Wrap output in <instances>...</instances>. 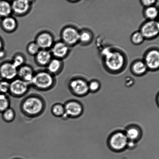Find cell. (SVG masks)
I'll return each instance as SVG.
<instances>
[{
  "label": "cell",
  "instance_id": "6da1fadb",
  "mask_svg": "<svg viewBox=\"0 0 159 159\" xmlns=\"http://www.w3.org/2000/svg\"><path fill=\"white\" fill-rule=\"evenodd\" d=\"M54 82V76L46 70L35 72L31 85L37 89L47 90L53 87Z\"/></svg>",
  "mask_w": 159,
  "mask_h": 159
},
{
  "label": "cell",
  "instance_id": "7a4b0ae2",
  "mask_svg": "<svg viewBox=\"0 0 159 159\" xmlns=\"http://www.w3.org/2000/svg\"><path fill=\"white\" fill-rule=\"evenodd\" d=\"M21 107L23 111L26 115L35 116L43 111L44 103L43 100L38 96H29L23 101Z\"/></svg>",
  "mask_w": 159,
  "mask_h": 159
},
{
  "label": "cell",
  "instance_id": "3957f363",
  "mask_svg": "<svg viewBox=\"0 0 159 159\" xmlns=\"http://www.w3.org/2000/svg\"><path fill=\"white\" fill-rule=\"evenodd\" d=\"M103 54L106 66L110 71L117 72L122 69L125 64V58L121 53L106 49Z\"/></svg>",
  "mask_w": 159,
  "mask_h": 159
},
{
  "label": "cell",
  "instance_id": "277c9868",
  "mask_svg": "<svg viewBox=\"0 0 159 159\" xmlns=\"http://www.w3.org/2000/svg\"><path fill=\"white\" fill-rule=\"evenodd\" d=\"M80 32L73 26H68L62 29L61 32V40L69 46H74L78 43Z\"/></svg>",
  "mask_w": 159,
  "mask_h": 159
},
{
  "label": "cell",
  "instance_id": "5b68a950",
  "mask_svg": "<svg viewBox=\"0 0 159 159\" xmlns=\"http://www.w3.org/2000/svg\"><path fill=\"white\" fill-rule=\"evenodd\" d=\"M18 68L11 61H6L0 64V78L9 82L17 77Z\"/></svg>",
  "mask_w": 159,
  "mask_h": 159
},
{
  "label": "cell",
  "instance_id": "8992f818",
  "mask_svg": "<svg viewBox=\"0 0 159 159\" xmlns=\"http://www.w3.org/2000/svg\"><path fill=\"white\" fill-rule=\"evenodd\" d=\"M30 84L18 77L10 82L9 93L15 96H24L29 90Z\"/></svg>",
  "mask_w": 159,
  "mask_h": 159
},
{
  "label": "cell",
  "instance_id": "52a82bcc",
  "mask_svg": "<svg viewBox=\"0 0 159 159\" xmlns=\"http://www.w3.org/2000/svg\"><path fill=\"white\" fill-rule=\"evenodd\" d=\"M35 42L40 49L50 50L54 43L53 35L48 31H43L37 34Z\"/></svg>",
  "mask_w": 159,
  "mask_h": 159
},
{
  "label": "cell",
  "instance_id": "ba28073f",
  "mask_svg": "<svg viewBox=\"0 0 159 159\" xmlns=\"http://www.w3.org/2000/svg\"><path fill=\"white\" fill-rule=\"evenodd\" d=\"M70 48L60 40L54 42L50 51L53 57L63 60L69 54Z\"/></svg>",
  "mask_w": 159,
  "mask_h": 159
},
{
  "label": "cell",
  "instance_id": "9c48e42d",
  "mask_svg": "<svg viewBox=\"0 0 159 159\" xmlns=\"http://www.w3.org/2000/svg\"><path fill=\"white\" fill-rule=\"evenodd\" d=\"M11 4L12 14L16 16H23L29 13L32 4L26 0H14Z\"/></svg>",
  "mask_w": 159,
  "mask_h": 159
},
{
  "label": "cell",
  "instance_id": "30bf717a",
  "mask_svg": "<svg viewBox=\"0 0 159 159\" xmlns=\"http://www.w3.org/2000/svg\"><path fill=\"white\" fill-rule=\"evenodd\" d=\"M159 25L158 22L150 20L146 22L142 26L140 32L144 38L152 39L158 35Z\"/></svg>",
  "mask_w": 159,
  "mask_h": 159
},
{
  "label": "cell",
  "instance_id": "8fae6325",
  "mask_svg": "<svg viewBox=\"0 0 159 159\" xmlns=\"http://www.w3.org/2000/svg\"><path fill=\"white\" fill-rule=\"evenodd\" d=\"M128 138L126 135L121 132H118L112 135L110 138V144L114 150L120 151L127 146Z\"/></svg>",
  "mask_w": 159,
  "mask_h": 159
},
{
  "label": "cell",
  "instance_id": "7c38bea8",
  "mask_svg": "<svg viewBox=\"0 0 159 159\" xmlns=\"http://www.w3.org/2000/svg\"><path fill=\"white\" fill-rule=\"evenodd\" d=\"M69 86L73 92L77 96H84L89 90L88 84L85 81L80 79H73L70 82Z\"/></svg>",
  "mask_w": 159,
  "mask_h": 159
},
{
  "label": "cell",
  "instance_id": "4fadbf2b",
  "mask_svg": "<svg viewBox=\"0 0 159 159\" xmlns=\"http://www.w3.org/2000/svg\"><path fill=\"white\" fill-rule=\"evenodd\" d=\"M65 113L62 116L63 118H67L68 117H75L79 116L82 113V106L78 102L70 101L66 103L64 106Z\"/></svg>",
  "mask_w": 159,
  "mask_h": 159
},
{
  "label": "cell",
  "instance_id": "5bb4252c",
  "mask_svg": "<svg viewBox=\"0 0 159 159\" xmlns=\"http://www.w3.org/2000/svg\"><path fill=\"white\" fill-rule=\"evenodd\" d=\"M144 63L148 68L152 70L158 69L159 66V52L156 49L152 50L146 54Z\"/></svg>",
  "mask_w": 159,
  "mask_h": 159
},
{
  "label": "cell",
  "instance_id": "9a60e30c",
  "mask_svg": "<svg viewBox=\"0 0 159 159\" xmlns=\"http://www.w3.org/2000/svg\"><path fill=\"white\" fill-rule=\"evenodd\" d=\"M35 72L32 67L25 64L18 68L17 77L31 85Z\"/></svg>",
  "mask_w": 159,
  "mask_h": 159
},
{
  "label": "cell",
  "instance_id": "2e32d148",
  "mask_svg": "<svg viewBox=\"0 0 159 159\" xmlns=\"http://www.w3.org/2000/svg\"><path fill=\"white\" fill-rule=\"evenodd\" d=\"M35 58V62L37 65L46 67L53 57L50 50L40 49Z\"/></svg>",
  "mask_w": 159,
  "mask_h": 159
},
{
  "label": "cell",
  "instance_id": "e0dca14e",
  "mask_svg": "<svg viewBox=\"0 0 159 159\" xmlns=\"http://www.w3.org/2000/svg\"><path fill=\"white\" fill-rule=\"evenodd\" d=\"M1 25L3 30L9 33L13 32L16 30L18 23L16 19L11 15L2 19Z\"/></svg>",
  "mask_w": 159,
  "mask_h": 159
},
{
  "label": "cell",
  "instance_id": "ac0fdd59",
  "mask_svg": "<svg viewBox=\"0 0 159 159\" xmlns=\"http://www.w3.org/2000/svg\"><path fill=\"white\" fill-rule=\"evenodd\" d=\"M46 68V71L52 75L54 76L58 74L63 70V60L53 57Z\"/></svg>",
  "mask_w": 159,
  "mask_h": 159
},
{
  "label": "cell",
  "instance_id": "d6986e66",
  "mask_svg": "<svg viewBox=\"0 0 159 159\" xmlns=\"http://www.w3.org/2000/svg\"><path fill=\"white\" fill-rule=\"evenodd\" d=\"M12 14L11 4L6 0H2L0 1V18L12 15Z\"/></svg>",
  "mask_w": 159,
  "mask_h": 159
},
{
  "label": "cell",
  "instance_id": "ffe728a7",
  "mask_svg": "<svg viewBox=\"0 0 159 159\" xmlns=\"http://www.w3.org/2000/svg\"><path fill=\"white\" fill-rule=\"evenodd\" d=\"M132 69L134 74L137 75H142L146 73L148 68L144 62L138 61L132 65Z\"/></svg>",
  "mask_w": 159,
  "mask_h": 159
},
{
  "label": "cell",
  "instance_id": "44dd1931",
  "mask_svg": "<svg viewBox=\"0 0 159 159\" xmlns=\"http://www.w3.org/2000/svg\"><path fill=\"white\" fill-rule=\"evenodd\" d=\"M158 10L154 6L146 7L144 11V14L146 18L150 20H154L158 16Z\"/></svg>",
  "mask_w": 159,
  "mask_h": 159
},
{
  "label": "cell",
  "instance_id": "7402d4cb",
  "mask_svg": "<svg viewBox=\"0 0 159 159\" xmlns=\"http://www.w3.org/2000/svg\"><path fill=\"white\" fill-rule=\"evenodd\" d=\"M25 57L21 54H17L13 56L11 62L16 68H17L25 64Z\"/></svg>",
  "mask_w": 159,
  "mask_h": 159
},
{
  "label": "cell",
  "instance_id": "603a6c76",
  "mask_svg": "<svg viewBox=\"0 0 159 159\" xmlns=\"http://www.w3.org/2000/svg\"><path fill=\"white\" fill-rule=\"evenodd\" d=\"M10 101L6 94L0 93V112L3 113L9 108Z\"/></svg>",
  "mask_w": 159,
  "mask_h": 159
},
{
  "label": "cell",
  "instance_id": "cb8c5ba5",
  "mask_svg": "<svg viewBox=\"0 0 159 159\" xmlns=\"http://www.w3.org/2000/svg\"><path fill=\"white\" fill-rule=\"evenodd\" d=\"M40 49L37 43L35 41L31 42L28 44L26 47V51L31 56H35Z\"/></svg>",
  "mask_w": 159,
  "mask_h": 159
},
{
  "label": "cell",
  "instance_id": "d4e9b609",
  "mask_svg": "<svg viewBox=\"0 0 159 159\" xmlns=\"http://www.w3.org/2000/svg\"><path fill=\"white\" fill-rule=\"evenodd\" d=\"M140 135L139 131L135 128H131L128 130L126 136L128 139L131 141L137 140Z\"/></svg>",
  "mask_w": 159,
  "mask_h": 159
},
{
  "label": "cell",
  "instance_id": "484cf974",
  "mask_svg": "<svg viewBox=\"0 0 159 159\" xmlns=\"http://www.w3.org/2000/svg\"><path fill=\"white\" fill-rule=\"evenodd\" d=\"M52 112L54 116L62 117L65 113L64 106L61 104H56L53 106Z\"/></svg>",
  "mask_w": 159,
  "mask_h": 159
},
{
  "label": "cell",
  "instance_id": "4316f807",
  "mask_svg": "<svg viewBox=\"0 0 159 159\" xmlns=\"http://www.w3.org/2000/svg\"><path fill=\"white\" fill-rule=\"evenodd\" d=\"M2 113L3 119L7 122H11L13 121L15 118V112L11 108H8Z\"/></svg>",
  "mask_w": 159,
  "mask_h": 159
},
{
  "label": "cell",
  "instance_id": "83f0119b",
  "mask_svg": "<svg viewBox=\"0 0 159 159\" xmlns=\"http://www.w3.org/2000/svg\"><path fill=\"white\" fill-rule=\"evenodd\" d=\"M92 36L91 33L88 31H83L80 32L79 42L82 43L86 44L91 41Z\"/></svg>",
  "mask_w": 159,
  "mask_h": 159
},
{
  "label": "cell",
  "instance_id": "f1b7e54d",
  "mask_svg": "<svg viewBox=\"0 0 159 159\" xmlns=\"http://www.w3.org/2000/svg\"><path fill=\"white\" fill-rule=\"evenodd\" d=\"M10 82L1 79L0 80V93L6 94L9 92Z\"/></svg>",
  "mask_w": 159,
  "mask_h": 159
},
{
  "label": "cell",
  "instance_id": "f546056e",
  "mask_svg": "<svg viewBox=\"0 0 159 159\" xmlns=\"http://www.w3.org/2000/svg\"><path fill=\"white\" fill-rule=\"evenodd\" d=\"M144 39L142 34L140 32H135L131 37L132 41L135 44H141L144 41Z\"/></svg>",
  "mask_w": 159,
  "mask_h": 159
},
{
  "label": "cell",
  "instance_id": "4dcf8cb0",
  "mask_svg": "<svg viewBox=\"0 0 159 159\" xmlns=\"http://www.w3.org/2000/svg\"><path fill=\"white\" fill-rule=\"evenodd\" d=\"M89 90H90L93 91H97L99 89L100 87V85L99 83L96 81H93L88 85Z\"/></svg>",
  "mask_w": 159,
  "mask_h": 159
},
{
  "label": "cell",
  "instance_id": "1f68e13d",
  "mask_svg": "<svg viewBox=\"0 0 159 159\" xmlns=\"http://www.w3.org/2000/svg\"><path fill=\"white\" fill-rule=\"evenodd\" d=\"M157 0H141V2L143 6L146 7L154 6Z\"/></svg>",
  "mask_w": 159,
  "mask_h": 159
},
{
  "label": "cell",
  "instance_id": "d6a6232c",
  "mask_svg": "<svg viewBox=\"0 0 159 159\" xmlns=\"http://www.w3.org/2000/svg\"><path fill=\"white\" fill-rule=\"evenodd\" d=\"M6 54H7V53L4 49L1 50L0 51V60L6 57Z\"/></svg>",
  "mask_w": 159,
  "mask_h": 159
},
{
  "label": "cell",
  "instance_id": "836d02e7",
  "mask_svg": "<svg viewBox=\"0 0 159 159\" xmlns=\"http://www.w3.org/2000/svg\"><path fill=\"white\" fill-rule=\"evenodd\" d=\"M127 145L130 148L134 147L135 146L134 142L133 141H130L128 142Z\"/></svg>",
  "mask_w": 159,
  "mask_h": 159
},
{
  "label": "cell",
  "instance_id": "e575fe53",
  "mask_svg": "<svg viewBox=\"0 0 159 159\" xmlns=\"http://www.w3.org/2000/svg\"><path fill=\"white\" fill-rule=\"evenodd\" d=\"M3 46H4V43H3L2 39L0 37V51L4 49Z\"/></svg>",
  "mask_w": 159,
  "mask_h": 159
},
{
  "label": "cell",
  "instance_id": "d590c367",
  "mask_svg": "<svg viewBox=\"0 0 159 159\" xmlns=\"http://www.w3.org/2000/svg\"><path fill=\"white\" fill-rule=\"evenodd\" d=\"M26 1H28L30 3L32 4V3L33 2L35 1V0H26Z\"/></svg>",
  "mask_w": 159,
  "mask_h": 159
},
{
  "label": "cell",
  "instance_id": "8d00e7d4",
  "mask_svg": "<svg viewBox=\"0 0 159 159\" xmlns=\"http://www.w3.org/2000/svg\"><path fill=\"white\" fill-rule=\"evenodd\" d=\"M70 2H77L79 1V0H68Z\"/></svg>",
  "mask_w": 159,
  "mask_h": 159
},
{
  "label": "cell",
  "instance_id": "74e56055",
  "mask_svg": "<svg viewBox=\"0 0 159 159\" xmlns=\"http://www.w3.org/2000/svg\"><path fill=\"white\" fill-rule=\"evenodd\" d=\"M6 1H9V2H12L14 1V0H6Z\"/></svg>",
  "mask_w": 159,
  "mask_h": 159
},
{
  "label": "cell",
  "instance_id": "f35d334b",
  "mask_svg": "<svg viewBox=\"0 0 159 159\" xmlns=\"http://www.w3.org/2000/svg\"><path fill=\"white\" fill-rule=\"evenodd\" d=\"M2 1V0H0V1Z\"/></svg>",
  "mask_w": 159,
  "mask_h": 159
}]
</instances>
